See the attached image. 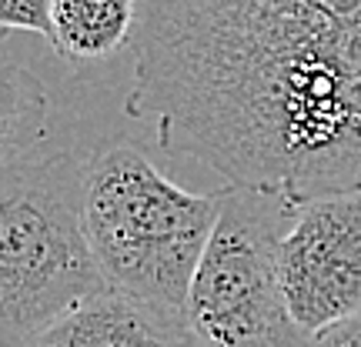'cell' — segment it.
Returning a JSON list of instances; mask_svg holds the SVG:
<instances>
[{
    "mask_svg": "<svg viewBox=\"0 0 361 347\" xmlns=\"http://www.w3.org/2000/svg\"><path fill=\"white\" fill-rule=\"evenodd\" d=\"M288 310L305 334L361 314V191L291 207L278 244Z\"/></svg>",
    "mask_w": 361,
    "mask_h": 347,
    "instance_id": "obj_5",
    "label": "cell"
},
{
    "mask_svg": "<svg viewBox=\"0 0 361 347\" xmlns=\"http://www.w3.org/2000/svg\"><path fill=\"white\" fill-rule=\"evenodd\" d=\"M124 111L228 187L361 191V0H137Z\"/></svg>",
    "mask_w": 361,
    "mask_h": 347,
    "instance_id": "obj_1",
    "label": "cell"
},
{
    "mask_svg": "<svg viewBox=\"0 0 361 347\" xmlns=\"http://www.w3.org/2000/svg\"><path fill=\"white\" fill-rule=\"evenodd\" d=\"M80 191L84 160L57 147L0 170V347H20L107 291L84 237Z\"/></svg>",
    "mask_w": 361,
    "mask_h": 347,
    "instance_id": "obj_3",
    "label": "cell"
},
{
    "mask_svg": "<svg viewBox=\"0 0 361 347\" xmlns=\"http://www.w3.org/2000/svg\"><path fill=\"white\" fill-rule=\"evenodd\" d=\"M40 34L51 44V0H0V40Z\"/></svg>",
    "mask_w": 361,
    "mask_h": 347,
    "instance_id": "obj_9",
    "label": "cell"
},
{
    "mask_svg": "<svg viewBox=\"0 0 361 347\" xmlns=\"http://www.w3.org/2000/svg\"><path fill=\"white\" fill-rule=\"evenodd\" d=\"M51 97L30 70L0 67V170L34 154L47 137Z\"/></svg>",
    "mask_w": 361,
    "mask_h": 347,
    "instance_id": "obj_8",
    "label": "cell"
},
{
    "mask_svg": "<svg viewBox=\"0 0 361 347\" xmlns=\"http://www.w3.org/2000/svg\"><path fill=\"white\" fill-rule=\"evenodd\" d=\"M291 207L258 191L224 187L214 234L197 264L184 331L191 347H308L288 310L278 244Z\"/></svg>",
    "mask_w": 361,
    "mask_h": 347,
    "instance_id": "obj_4",
    "label": "cell"
},
{
    "mask_svg": "<svg viewBox=\"0 0 361 347\" xmlns=\"http://www.w3.org/2000/svg\"><path fill=\"white\" fill-rule=\"evenodd\" d=\"M218 214L221 191L180 187L134 144H104L84 160L80 220L104 284L178 327Z\"/></svg>",
    "mask_w": 361,
    "mask_h": 347,
    "instance_id": "obj_2",
    "label": "cell"
},
{
    "mask_svg": "<svg viewBox=\"0 0 361 347\" xmlns=\"http://www.w3.org/2000/svg\"><path fill=\"white\" fill-rule=\"evenodd\" d=\"M137 0H51V47L67 64H104L134 44Z\"/></svg>",
    "mask_w": 361,
    "mask_h": 347,
    "instance_id": "obj_7",
    "label": "cell"
},
{
    "mask_svg": "<svg viewBox=\"0 0 361 347\" xmlns=\"http://www.w3.org/2000/svg\"><path fill=\"white\" fill-rule=\"evenodd\" d=\"M20 347H191V341L184 327L107 287Z\"/></svg>",
    "mask_w": 361,
    "mask_h": 347,
    "instance_id": "obj_6",
    "label": "cell"
},
{
    "mask_svg": "<svg viewBox=\"0 0 361 347\" xmlns=\"http://www.w3.org/2000/svg\"><path fill=\"white\" fill-rule=\"evenodd\" d=\"M308 347H361V314L335 321L308 337Z\"/></svg>",
    "mask_w": 361,
    "mask_h": 347,
    "instance_id": "obj_10",
    "label": "cell"
}]
</instances>
